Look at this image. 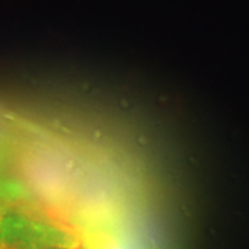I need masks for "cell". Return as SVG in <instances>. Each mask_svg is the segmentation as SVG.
Segmentation results:
<instances>
[{"instance_id":"obj_1","label":"cell","mask_w":249,"mask_h":249,"mask_svg":"<svg viewBox=\"0 0 249 249\" xmlns=\"http://www.w3.org/2000/svg\"><path fill=\"white\" fill-rule=\"evenodd\" d=\"M80 241L85 249H137L124 234L104 223L83 226Z\"/></svg>"}]
</instances>
